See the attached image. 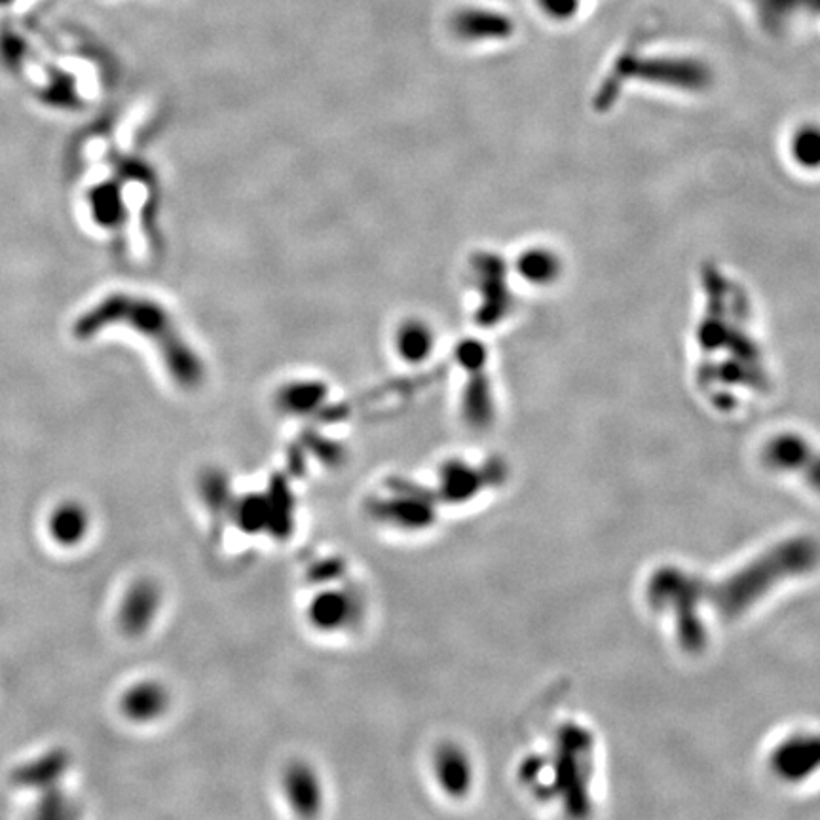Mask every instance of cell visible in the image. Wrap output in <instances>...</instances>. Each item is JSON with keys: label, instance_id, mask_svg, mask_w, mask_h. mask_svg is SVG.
<instances>
[{"label": "cell", "instance_id": "6da1fadb", "mask_svg": "<svg viewBox=\"0 0 820 820\" xmlns=\"http://www.w3.org/2000/svg\"><path fill=\"white\" fill-rule=\"evenodd\" d=\"M819 564V541L792 536L718 581L680 566H661L646 583V600L657 614L669 617L674 638L684 652L701 653L709 644L707 612L727 621L739 619L775 589L815 572Z\"/></svg>", "mask_w": 820, "mask_h": 820}, {"label": "cell", "instance_id": "7a4b0ae2", "mask_svg": "<svg viewBox=\"0 0 820 820\" xmlns=\"http://www.w3.org/2000/svg\"><path fill=\"white\" fill-rule=\"evenodd\" d=\"M116 325H126L150 340L179 386L194 388L202 382L204 363L200 355H196L171 314L156 300L130 293L107 295L76 317L73 336L76 340H90L103 329Z\"/></svg>", "mask_w": 820, "mask_h": 820}, {"label": "cell", "instance_id": "3957f363", "mask_svg": "<svg viewBox=\"0 0 820 820\" xmlns=\"http://www.w3.org/2000/svg\"><path fill=\"white\" fill-rule=\"evenodd\" d=\"M762 462L771 471L790 475L820 494V450L800 433L773 435L762 448Z\"/></svg>", "mask_w": 820, "mask_h": 820}, {"label": "cell", "instance_id": "277c9868", "mask_svg": "<svg viewBox=\"0 0 820 820\" xmlns=\"http://www.w3.org/2000/svg\"><path fill=\"white\" fill-rule=\"evenodd\" d=\"M769 769L784 783L798 784L820 771V733L798 731L769 752Z\"/></svg>", "mask_w": 820, "mask_h": 820}, {"label": "cell", "instance_id": "5b68a950", "mask_svg": "<svg viewBox=\"0 0 820 820\" xmlns=\"http://www.w3.org/2000/svg\"><path fill=\"white\" fill-rule=\"evenodd\" d=\"M433 779L443 794L454 800H462L473 788L475 767L464 746L458 743H441L431 758Z\"/></svg>", "mask_w": 820, "mask_h": 820}, {"label": "cell", "instance_id": "8992f818", "mask_svg": "<svg viewBox=\"0 0 820 820\" xmlns=\"http://www.w3.org/2000/svg\"><path fill=\"white\" fill-rule=\"evenodd\" d=\"M439 344L435 325L428 317H401L392 331V350L397 359L409 367H420L428 363Z\"/></svg>", "mask_w": 820, "mask_h": 820}, {"label": "cell", "instance_id": "52a82bcc", "mask_svg": "<svg viewBox=\"0 0 820 820\" xmlns=\"http://www.w3.org/2000/svg\"><path fill=\"white\" fill-rule=\"evenodd\" d=\"M162 610V589L152 579H139L126 591L118 608V625L128 636L147 633Z\"/></svg>", "mask_w": 820, "mask_h": 820}, {"label": "cell", "instance_id": "ba28073f", "mask_svg": "<svg viewBox=\"0 0 820 820\" xmlns=\"http://www.w3.org/2000/svg\"><path fill=\"white\" fill-rule=\"evenodd\" d=\"M285 800L300 817H317L325 803L323 781L308 762H293L281 773Z\"/></svg>", "mask_w": 820, "mask_h": 820}, {"label": "cell", "instance_id": "9c48e42d", "mask_svg": "<svg viewBox=\"0 0 820 820\" xmlns=\"http://www.w3.org/2000/svg\"><path fill=\"white\" fill-rule=\"evenodd\" d=\"M171 705L169 690L158 680L135 682L120 697V712L126 720L139 726L154 724L168 714Z\"/></svg>", "mask_w": 820, "mask_h": 820}, {"label": "cell", "instance_id": "30bf717a", "mask_svg": "<svg viewBox=\"0 0 820 820\" xmlns=\"http://www.w3.org/2000/svg\"><path fill=\"white\" fill-rule=\"evenodd\" d=\"M92 517L88 507L75 500L61 502L48 517V534L63 549H75L88 538Z\"/></svg>", "mask_w": 820, "mask_h": 820}, {"label": "cell", "instance_id": "8fae6325", "mask_svg": "<svg viewBox=\"0 0 820 820\" xmlns=\"http://www.w3.org/2000/svg\"><path fill=\"white\" fill-rule=\"evenodd\" d=\"M450 31L466 42L496 40L511 33V21L494 10L464 8L450 19Z\"/></svg>", "mask_w": 820, "mask_h": 820}, {"label": "cell", "instance_id": "7c38bea8", "mask_svg": "<svg viewBox=\"0 0 820 820\" xmlns=\"http://www.w3.org/2000/svg\"><path fill=\"white\" fill-rule=\"evenodd\" d=\"M308 615L319 631L336 633L352 625L357 615V602L354 595H348L346 591H325L310 602Z\"/></svg>", "mask_w": 820, "mask_h": 820}, {"label": "cell", "instance_id": "4fadbf2b", "mask_svg": "<svg viewBox=\"0 0 820 820\" xmlns=\"http://www.w3.org/2000/svg\"><path fill=\"white\" fill-rule=\"evenodd\" d=\"M329 395L327 386L317 378H293L285 382L278 392V405L283 412L304 416L316 412L325 397Z\"/></svg>", "mask_w": 820, "mask_h": 820}, {"label": "cell", "instance_id": "5bb4252c", "mask_svg": "<svg viewBox=\"0 0 820 820\" xmlns=\"http://www.w3.org/2000/svg\"><path fill=\"white\" fill-rule=\"evenodd\" d=\"M517 276L534 287H545L559 280L560 259L547 247H526L513 262Z\"/></svg>", "mask_w": 820, "mask_h": 820}, {"label": "cell", "instance_id": "9a60e30c", "mask_svg": "<svg viewBox=\"0 0 820 820\" xmlns=\"http://www.w3.org/2000/svg\"><path fill=\"white\" fill-rule=\"evenodd\" d=\"M788 156L803 171L820 169V124L803 122L788 137Z\"/></svg>", "mask_w": 820, "mask_h": 820}, {"label": "cell", "instance_id": "2e32d148", "mask_svg": "<svg viewBox=\"0 0 820 820\" xmlns=\"http://www.w3.org/2000/svg\"><path fill=\"white\" fill-rule=\"evenodd\" d=\"M90 209L95 221L101 226H118L126 213L120 188L114 187L111 183L94 188V192L90 194Z\"/></svg>", "mask_w": 820, "mask_h": 820}, {"label": "cell", "instance_id": "e0dca14e", "mask_svg": "<svg viewBox=\"0 0 820 820\" xmlns=\"http://www.w3.org/2000/svg\"><path fill=\"white\" fill-rule=\"evenodd\" d=\"M67 764V760L63 758V754H56L52 758H42L40 762L35 765H29L21 771V777L27 783L35 784L37 781H46V784L52 783L57 777L59 771H63V767Z\"/></svg>", "mask_w": 820, "mask_h": 820}, {"label": "cell", "instance_id": "ac0fdd59", "mask_svg": "<svg viewBox=\"0 0 820 820\" xmlns=\"http://www.w3.org/2000/svg\"><path fill=\"white\" fill-rule=\"evenodd\" d=\"M25 52V44L16 33H2L0 35V59L10 67H18L21 56Z\"/></svg>", "mask_w": 820, "mask_h": 820}, {"label": "cell", "instance_id": "d6986e66", "mask_svg": "<svg viewBox=\"0 0 820 820\" xmlns=\"http://www.w3.org/2000/svg\"><path fill=\"white\" fill-rule=\"evenodd\" d=\"M538 2H540L541 10L549 18L555 19L570 18L576 8V0H538Z\"/></svg>", "mask_w": 820, "mask_h": 820}]
</instances>
